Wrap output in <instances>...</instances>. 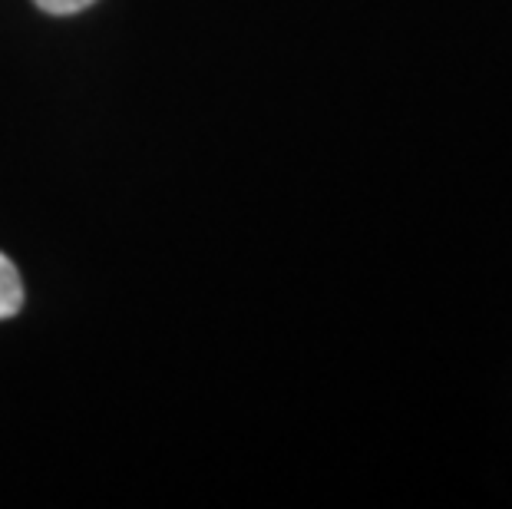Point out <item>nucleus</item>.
Wrapping results in <instances>:
<instances>
[{"instance_id":"nucleus-2","label":"nucleus","mask_w":512,"mask_h":509,"mask_svg":"<svg viewBox=\"0 0 512 509\" xmlns=\"http://www.w3.org/2000/svg\"><path fill=\"white\" fill-rule=\"evenodd\" d=\"M34 4L53 17H70V14H80V10H86L90 4H96V0H34Z\"/></svg>"},{"instance_id":"nucleus-1","label":"nucleus","mask_w":512,"mask_h":509,"mask_svg":"<svg viewBox=\"0 0 512 509\" xmlns=\"http://www.w3.org/2000/svg\"><path fill=\"white\" fill-rule=\"evenodd\" d=\"M24 308V281L14 262L0 252V318H14Z\"/></svg>"}]
</instances>
